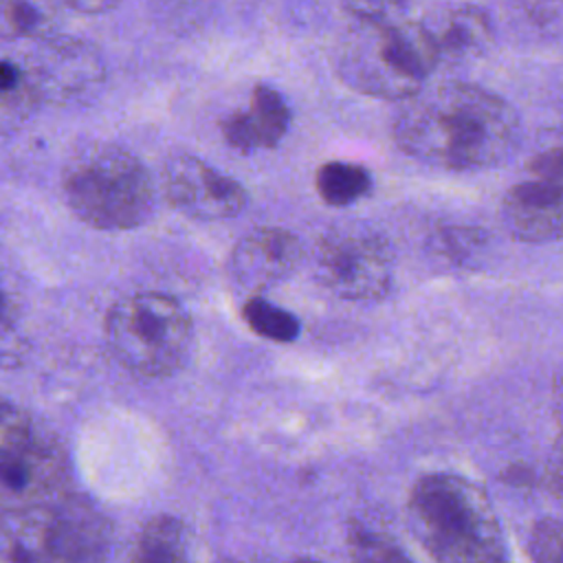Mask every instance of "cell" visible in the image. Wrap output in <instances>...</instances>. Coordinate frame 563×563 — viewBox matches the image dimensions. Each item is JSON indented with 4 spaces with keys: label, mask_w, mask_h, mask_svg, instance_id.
I'll list each match as a JSON object with an SVG mask.
<instances>
[{
    "label": "cell",
    "mask_w": 563,
    "mask_h": 563,
    "mask_svg": "<svg viewBox=\"0 0 563 563\" xmlns=\"http://www.w3.org/2000/svg\"><path fill=\"white\" fill-rule=\"evenodd\" d=\"M501 220L521 242L563 240V143L528 158L526 176L504 196Z\"/></svg>",
    "instance_id": "9c48e42d"
},
{
    "label": "cell",
    "mask_w": 563,
    "mask_h": 563,
    "mask_svg": "<svg viewBox=\"0 0 563 563\" xmlns=\"http://www.w3.org/2000/svg\"><path fill=\"white\" fill-rule=\"evenodd\" d=\"M528 552L541 563H563V521L543 519L532 528Z\"/></svg>",
    "instance_id": "44dd1931"
},
{
    "label": "cell",
    "mask_w": 563,
    "mask_h": 563,
    "mask_svg": "<svg viewBox=\"0 0 563 563\" xmlns=\"http://www.w3.org/2000/svg\"><path fill=\"white\" fill-rule=\"evenodd\" d=\"M108 545L106 517L70 493L40 506L2 512L4 561H95L106 556Z\"/></svg>",
    "instance_id": "8992f818"
},
{
    "label": "cell",
    "mask_w": 563,
    "mask_h": 563,
    "mask_svg": "<svg viewBox=\"0 0 563 563\" xmlns=\"http://www.w3.org/2000/svg\"><path fill=\"white\" fill-rule=\"evenodd\" d=\"M411 2L413 0H341V7L354 22H387L400 18Z\"/></svg>",
    "instance_id": "7402d4cb"
},
{
    "label": "cell",
    "mask_w": 563,
    "mask_h": 563,
    "mask_svg": "<svg viewBox=\"0 0 563 563\" xmlns=\"http://www.w3.org/2000/svg\"><path fill=\"white\" fill-rule=\"evenodd\" d=\"M442 62H460L484 51L490 37L486 15L471 4L435 7L424 20Z\"/></svg>",
    "instance_id": "5bb4252c"
},
{
    "label": "cell",
    "mask_w": 563,
    "mask_h": 563,
    "mask_svg": "<svg viewBox=\"0 0 563 563\" xmlns=\"http://www.w3.org/2000/svg\"><path fill=\"white\" fill-rule=\"evenodd\" d=\"M561 420H563V398H561Z\"/></svg>",
    "instance_id": "cb8c5ba5"
},
{
    "label": "cell",
    "mask_w": 563,
    "mask_h": 563,
    "mask_svg": "<svg viewBox=\"0 0 563 563\" xmlns=\"http://www.w3.org/2000/svg\"><path fill=\"white\" fill-rule=\"evenodd\" d=\"M407 523L435 561H504L506 541L488 495L455 473H427L409 490Z\"/></svg>",
    "instance_id": "7a4b0ae2"
},
{
    "label": "cell",
    "mask_w": 563,
    "mask_h": 563,
    "mask_svg": "<svg viewBox=\"0 0 563 563\" xmlns=\"http://www.w3.org/2000/svg\"><path fill=\"white\" fill-rule=\"evenodd\" d=\"M242 314H244L246 325L255 334H260L268 341L290 343L299 336V330H301L299 319L292 312H288L262 297H251L246 301Z\"/></svg>",
    "instance_id": "d6986e66"
},
{
    "label": "cell",
    "mask_w": 563,
    "mask_h": 563,
    "mask_svg": "<svg viewBox=\"0 0 563 563\" xmlns=\"http://www.w3.org/2000/svg\"><path fill=\"white\" fill-rule=\"evenodd\" d=\"M2 123H18L26 119L37 106V97L31 88L26 70L20 57L4 55L2 59Z\"/></svg>",
    "instance_id": "ac0fdd59"
},
{
    "label": "cell",
    "mask_w": 563,
    "mask_h": 563,
    "mask_svg": "<svg viewBox=\"0 0 563 563\" xmlns=\"http://www.w3.org/2000/svg\"><path fill=\"white\" fill-rule=\"evenodd\" d=\"M314 275L336 297L374 301L389 292L394 282V249L367 224H336L314 249Z\"/></svg>",
    "instance_id": "ba28073f"
},
{
    "label": "cell",
    "mask_w": 563,
    "mask_h": 563,
    "mask_svg": "<svg viewBox=\"0 0 563 563\" xmlns=\"http://www.w3.org/2000/svg\"><path fill=\"white\" fill-rule=\"evenodd\" d=\"M70 466L62 444L24 409H0V506L24 510L68 493Z\"/></svg>",
    "instance_id": "52a82bcc"
},
{
    "label": "cell",
    "mask_w": 563,
    "mask_h": 563,
    "mask_svg": "<svg viewBox=\"0 0 563 563\" xmlns=\"http://www.w3.org/2000/svg\"><path fill=\"white\" fill-rule=\"evenodd\" d=\"M301 260L303 246L292 231L255 227L235 242L229 257V271L238 286L260 292L288 279Z\"/></svg>",
    "instance_id": "7c38bea8"
},
{
    "label": "cell",
    "mask_w": 563,
    "mask_h": 563,
    "mask_svg": "<svg viewBox=\"0 0 563 563\" xmlns=\"http://www.w3.org/2000/svg\"><path fill=\"white\" fill-rule=\"evenodd\" d=\"M394 141L409 156L442 169H488L515 154L519 117L482 86L446 81L405 101L394 119Z\"/></svg>",
    "instance_id": "6da1fadb"
},
{
    "label": "cell",
    "mask_w": 563,
    "mask_h": 563,
    "mask_svg": "<svg viewBox=\"0 0 563 563\" xmlns=\"http://www.w3.org/2000/svg\"><path fill=\"white\" fill-rule=\"evenodd\" d=\"M321 200L330 207H350L372 191V174L356 163L330 161L314 176Z\"/></svg>",
    "instance_id": "e0dca14e"
},
{
    "label": "cell",
    "mask_w": 563,
    "mask_h": 563,
    "mask_svg": "<svg viewBox=\"0 0 563 563\" xmlns=\"http://www.w3.org/2000/svg\"><path fill=\"white\" fill-rule=\"evenodd\" d=\"M194 328L183 303L145 290L119 299L106 314V341L114 358L141 378H165L189 356Z\"/></svg>",
    "instance_id": "5b68a950"
},
{
    "label": "cell",
    "mask_w": 563,
    "mask_h": 563,
    "mask_svg": "<svg viewBox=\"0 0 563 563\" xmlns=\"http://www.w3.org/2000/svg\"><path fill=\"white\" fill-rule=\"evenodd\" d=\"M70 211L101 231H128L150 220L156 183L143 161L114 143L77 150L62 174Z\"/></svg>",
    "instance_id": "277c9868"
},
{
    "label": "cell",
    "mask_w": 563,
    "mask_h": 563,
    "mask_svg": "<svg viewBox=\"0 0 563 563\" xmlns=\"http://www.w3.org/2000/svg\"><path fill=\"white\" fill-rule=\"evenodd\" d=\"M290 108L282 92L268 84H257L251 92L249 106L222 119L220 130L229 147L251 154L275 147L288 132Z\"/></svg>",
    "instance_id": "4fadbf2b"
},
{
    "label": "cell",
    "mask_w": 563,
    "mask_h": 563,
    "mask_svg": "<svg viewBox=\"0 0 563 563\" xmlns=\"http://www.w3.org/2000/svg\"><path fill=\"white\" fill-rule=\"evenodd\" d=\"M350 554L363 561H402L407 552L398 545V541L369 521H356L350 528Z\"/></svg>",
    "instance_id": "ffe728a7"
},
{
    "label": "cell",
    "mask_w": 563,
    "mask_h": 563,
    "mask_svg": "<svg viewBox=\"0 0 563 563\" xmlns=\"http://www.w3.org/2000/svg\"><path fill=\"white\" fill-rule=\"evenodd\" d=\"M334 53V73L350 88L376 99L407 101L442 64L422 20L356 22Z\"/></svg>",
    "instance_id": "3957f363"
},
{
    "label": "cell",
    "mask_w": 563,
    "mask_h": 563,
    "mask_svg": "<svg viewBox=\"0 0 563 563\" xmlns=\"http://www.w3.org/2000/svg\"><path fill=\"white\" fill-rule=\"evenodd\" d=\"M70 9H75L77 13H86V15H99V13H108L112 9H117L123 0H64Z\"/></svg>",
    "instance_id": "603a6c76"
},
{
    "label": "cell",
    "mask_w": 563,
    "mask_h": 563,
    "mask_svg": "<svg viewBox=\"0 0 563 563\" xmlns=\"http://www.w3.org/2000/svg\"><path fill=\"white\" fill-rule=\"evenodd\" d=\"M163 191L172 207L196 220L240 216L249 196L231 176L191 154H176L163 167Z\"/></svg>",
    "instance_id": "8fae6325"
},
{
    "label": "cell",
    "mask_w": 563,
    "mask_h": 563,
    "mask_svg": "<svg viewBox=\"0 0 563 563\" xmlns=\"http://www.w3.org/2000/svg\"><path fill=\"white\" fill-rule=\"evenodd\" d=\"M185 528L172 515L152 517L139 532L130 556L143 563H176L187 559Z\"/></svg>",
    "instance_id": "2e32d148"
},
{
    "label": "cell",
    "mask_w": 563,
    "mask_h": 563,
    "mask_svg": "<svg viewBox=\"0 0 563 563\" xmlns=\"http://www.w3.org/2000/svg\"><path fill=\"white\" fill-rule=\"evenodd\" d=\"M59 9L55 0H2L0 31L4 42H37L55 35Z\"/></svg>",
    "instance_id": "9a60e30c"
},
{
    "label": "cell",
    "mask_w": 563,
    "mask_h": 563,
    "mask_svg": "<svg viewBox=\"0 0 563 563\" xmlns=\"http://www.w3.org/2000/svg\"><path fill=\"white\" fill-rule=\"evenodd\" d=\"M33 44L20 62L40 106L86 99L103 84L106 66L90 42L55 33Z\"/></svg>",
    "instance_id": "30bf717a"
}]
</instances>
